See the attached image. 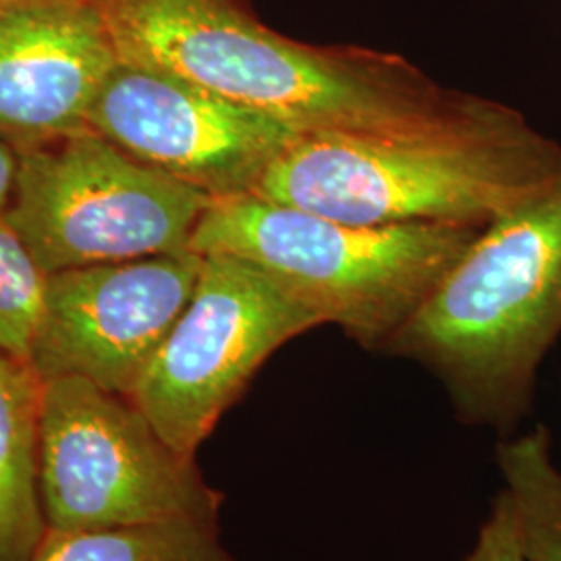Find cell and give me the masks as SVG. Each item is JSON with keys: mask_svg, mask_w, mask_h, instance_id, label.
Here are the masks:
<instances>
[{"mask_svg": "<svg viewBox=\"0 0 561 561\" xmlns=\"http://www.w3.org/2000/svg\"><path fill=\"white\" fill-rule=\"evenodd\" d=\"M38 481L46 530L219 522L222 493L140 408L80 377L44 381Z\"/></svg>", "mask_w": 561, "mask_h": 561, "instance_id": "cell-6", "label": "cell"}, {"mask_svg": "<svg viewBox=\"0 0 561 561\" xmlns=\"http://www.w3.org/2000/svg\"><path fill=\"white\" fill-rule=\"evenodd\" d=\"M561 335V171L482 227L382 347L442 381L456 414L510 435Z\"/></svg>", "mask_w": 561, "mask_h": 561, "instance_id": "cell-2", "label": "cell"}, {"mask_svg": "<svg viewBox=\"0 0 561 561\" xmlns=\"http://www.w3.org/2000/svg\"><path fill=\"white\" fill-rule=\"evenodd\" d=\"M560 171V141L512 108L495 123L442 136H300L254 194L352 225L484 227Z\"/></svg>", "mask_w": 561, "mask_h": 561, "instance_id": "cell-3", "label": "cell"}, {"mask_svg": "<svg viewBox=\"0 0 561 561\" xmlns=\"http://www.w3.org/2000/svg\"><path fill=\"white\" fill-rule=\"evenodd\" d=\"M15 169H18V152L13 144L0 141V213L7 210L11 201Z\"/></svg>", "mask_w": 561, "mask_h": 561, "instance_id": "cell-16", "label": "cell"}, {"mask_svg": "<svg viewBox=\"0 0 561 561\" xmlns=\"http://www.w3.org/2000/svg\"><path fill=\"white\" fill-rule=\"evenodd\" d=\"M322 321L261 268L204 256L194 294L131 398L164 442L196 458L279 347Z\"/></svg>", "mask_w": 561, "mask_h": 561, "instance_id": "cell-7", "label": "cell"}, {"mask_svg": "<svg viewBox=\"0 0 561 561\" xmlns=\"http://www.w3.org/2000/svg\"><path fill=\"white\" fill-rule=\"evenodd\" d=\"M497 466L514 503L526 560L561 561V470L549 428L539 424L500 443Z\"/></svg>", "mask_w": 561, "mask_h": 561, "instance_id": "cell-13", "label": "cell"}, {"mask_svg": "<svg viewBox=\"0 0 561 561\" xmlns=\"http://www.w3.org/2000/svg\"><path fill=\"white\" fill-rule=\"evenodd\" d=\"M119 57L90 0H27L0 9V134L9 144L88 127Z\"/></svg>", "mask_w": 561, "mask_h": 561, "instance_id": "cell-10", "label": "cell"}, {"mask_svg": "<svg viewBox=\"0 0 561 561\" xmlns=\"http://www.w3.org/2000/svg\"><path fill=\"white\" fill-rule=\"evenodd\" d=\"M46 275L0 213V347L27 358L41 319Z\"/></svg>", "mask_w": 561, "mask_h": 561, "instance_id": "cell-14", "label": "cell"}, {"mask_svg": "<svg viewBox=\"0 0 561 561\" xmlns=\"http://www.w3.org/2000/svg\"><path fill=\"white\" fill-rule=\"evenodd\" d=\"M32 561H238L219 522L171 518L90 530H46Z\"/></svg>", "mask_w": 561, "mask_h": 561, "instance_id": "cell-12", "label": "cell"}, {"mask_svg": "<svg viewBox=\"0 0 561 561\" xmlns=\"http://www.w3.org/2000/svg\"><path fill=\"white\" fill-rule=\"evenodd\" d=\"M88 127L210 198L254 194L300 138L261 108L121 60L88 113Z\"/></svg>", "mask_w": 561, "mask_h": 561, "instance_id": "cell-8", "label": "cell"}, {"mask_svg": "<svg viewBox=\"0 0 561 561\" xmlns=\"http://www.w3.org/2000/svg\"><path fill=\"white\" fill-rule=\"evenodd\" d=\"M13 148L4 219L44 275L183 252L213 201L90 127Z\"/></svg>", "mask_w": 561, "mask_h": 561, "instance_id": "cell-5", "label": "cell"}, {"mask_svg": "<svg viewBox=\"0 0 561 561\" xmlns=\"http://www.w3.org/2000/svg\"><path fill=\"white\" fill-rule=\"evenodd\" d=\"M463 561H528L522 547L514 503L505 489L495 497L477 545Z\"/></svg>", "mask_w": 561, "mask_h": 561, "instance_id": "cell-15", "label": "cell"}, {"mask_svg": "<svg viewBox=\"0 0 561 561\" xmlns=\"http://www.w3.org/2000/svg\"><path fill=\"white\" fill-rule=\"evenodd\" d=\"M90 2L121 62L261 108L300 136L424 138L482 127L512 111L445 88L396 53L283 36L250 0Z\"/></svg>", "mask_w": 561, "mask_h": 561, "instance_id": "cell-1", "label": "cell"}, {"mask_svg": "<svg viewBox=\"0 0 561 561\" xmlns=\"http://www.w3.org/2000/svg\"><path fill=\"white\" fill-rule=\"evenodd\" d=\"M202 262L183 250L46 275L27 360L42 381L80 377L131 398L192 298Z\"/></svg>", "mask_w": 561, "mask_h": 561, "instance_id": "cell-9", "label": "cell"}, {"mask_svg": "<svg viewBox=\"0 0 561 561\" xmlns=\"http://www.w3.org/2000/svg\"><path fill=\"white\" fill-rule=\"evenodd\" d=\"M481 231L461 222L352 225L243 194L213 198L187 250L261 268L322 324L382 352Z\"/></svg>", "mask_w": 561, "mask_h": 561, "instance_id": "cell-4", "label": "cell"}, {"mask_svg": "<svg viewBox=\"0 0 561 561\" xmlns=\"http://www.w3.org/2000/svg\"><path fill=\"white\" fill-rule=\"evenodd\" d=\"M44 381L0 347V561H32L46 522L38 481Z\"/></svg>", "mask_w": 561, "mask_h": 561, "instance_id": "cell-11", "label": "cell"}, {"mask_svg": "<svg viewBox=\"0 0 561 561\" xmlns=\"http://www.w3.org/2000/svg\"><path fill=\"white\" fill-rule=\"evenodd\" d=\"M20 2H27V0H0V9L13 7V4H20Z\"/></svg>", "mask_w": 561, "mask_h": 561, "instance_id": "cell-17", "label": "cell"}]
</instances>
